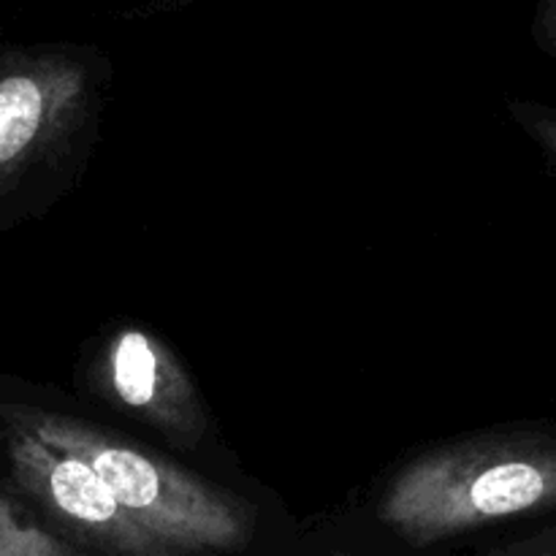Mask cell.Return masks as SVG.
<instances>
[{
  "mask_svg": "<svg viewBox=\"0 0 556 556\" xmlns=\"http://www.w3.org/2000/svg\"><path fill=\"white\" fill-rule=\"evenodd\" d=\"M0 416L49 448L87 462L130 519L177 556L231 554L248 546L253 532L248 505L166 456L112 429L41 407L5 405Z\"/></svg>",
  "mask_w": 556,
  "mask_h": 556,
  "instance_id": "7a4b0ae2",
  "label": "cell"
},
{
  "mask_svg": "<svg viewBox=\"0 0 556 556\" xmlns=\"http://www.w3.org/2000/svg\"><path fill=\"white\" fill-rule=\"evenodd\" d=\"M0 556H90L52 532L30 525L16 505L0 494Z\"/></svg>",
  "mask_w": 556,
  "mask_h": 556,
  "instance_id": "8992f818",
  "label": "cell"
},
{
  "mask_svg": "<svg viewBox=\"0 0 556 556\" xmlns=\"http://www.w3.org/2000/svg\"><path fill=\"white\" fill-rule=\"evenodd\" d=\"M556 514V424L434 445L391 476L378 516L410 546Z\"/></svg>",
  "mask_w": 556,
  "mask_h": 556,
  "instance_id": "6da1fadb",
  "label": "cell"
},
{
  "mask_svg": "<svg viewBox=\"0 0 556 556\" xmlns=\"http://www.w3.org/2000/svg\"><path fill=\"white\" fill-rule=\"evenodd\" d=\"M92 380L109 402L179 445H199L210 429L204 402L177 353L155 334L123 326L103 345Z\"/></svg>",
  "mask_w": 556,
  "mask_h": 556,
  "instance_id": "5b68a950",
  "label": "cell"
},
{
  "mask_svg": "<svg viewBox=\"0 0 556 556\" xmlns=\"http://www.w3.org/2000/svg\"><path fill=\"white\" fill-rule=\"evenodd\" d=\"M483 556H556V521L554 525L541 527L532 535L519 538V541H510L505 546L492 548Z\"/></svg>",
  "mask_w": 556,
  "mask_h": 556,
  "instance_id": "ba28073f",
  "label": "cell"
},
{
  "mask_svg": "<svg viewBox=\"0 0 556 556\" xmlns=\"http://www.w3.org/2000/svg\"><path fill=\"white\" fill-rule=\"evenodd\" d=\"M508 112L516 119V125L541 147L543 155L556 168V109L543 106V103L535 101H514L508 106Z\"/></svg>",
  "mask_w": 556,
  "mask_h": 556,
  "instance_id": "52a82bcc",
  "label": "cell"
},
{
  "mask_svg": "<svg viewBox=\"0 0 556 556\" xmlns=\"http://www.w3.org/2000/svg\"><path fill=\"white\" fill-rule=\"evenodd\" d=\"M5 448L16 486L76 543L106 556H177L130 519L87 462L49 448L14 424H5Z\"/></svg>",
  "mask_w": 556,
  "mask_h": 556,
  "instance_id": "277c9868",
  "label": "cell"
},
{
  "mask_svg": "<svg viewBox=\"0 0 556 556\" xmlns=\"http://www.w3.org/2000/svg\"><path fill=\"white\" fill-rule=\"evenodd\" d=\"M90 96L92 68L81 49L0 54V190L74 134Z\"/></svg>",
  "mask_w": 556,
  "mask_h": 556,
  "instance_id": "3957f363",
  "label": "cell"
}]
</instances>
